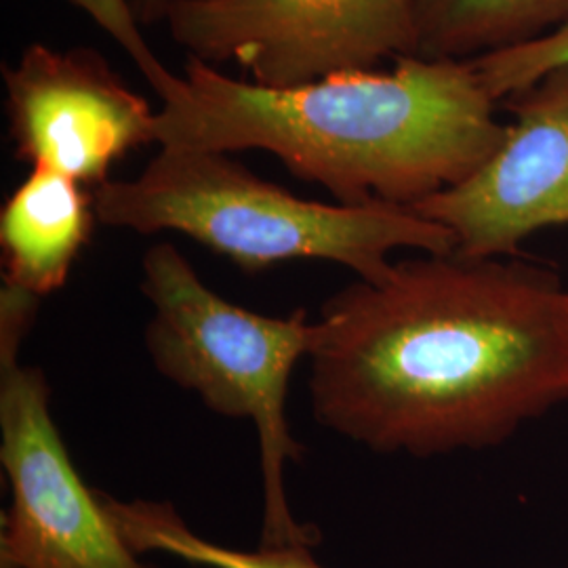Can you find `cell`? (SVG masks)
<instances>
[{
    "instance_id": "6da1fadb",
    "label": "cell",
    "mask_w": 568,
    "mask_h": 568,
    "mask_svg": "<svg viewBox=\"0 0 568 568\" xmlns=\"http://www.w3.org/2000/svg\"><path fill=\"white\" fill-rule=\"evenodd\" d=\"M321 426L375 453L499 447L568 400V286L548 265L419 253L321 307Z\"/></svg>"
},
{
    "instance_id": "7a4b0ae2",
    "label": "cell",
    "mask_w": 568,
    "mask_h": 568,
    "mask_svg": "<svg viewBox=\"0 0 568 568\" xmlns=\"http://www.w3.org/2000/svg\"><path fill=\"white\" fill-rule=\"evenodd\" d=\"M471 61L400 58L264 87L187 58L156 112L161 148L262 150L342 204L413 206L467 180L506 138Z\"/></svg>"
},
{
    "instance_id": "3957f363",
    "label": "cell",
    "mask_w": 568,
    "mask_h": 568,
    "mask_svg": "<svg viewBox=\"0 0 568 568\" xmlns=\"http://www.w3.org/2000/svg\"><path fill=\"white\" fill-rule=\"evenodd\" d=\"M93 203L100 224L178 232L244 272L321 260L375 281L394 264V251L443 255L457 246L447 227L413 206L307 201L211 150L161 148L138 178L95 187Z\"/></svg>"
},
{
    "instance_id": "277c9868",
    "label": "cell",
    "mask_w": 568,
    "mask_h": 568,
    "mask_svg": "<svg viewBox=\"0 0 568 568\" xmlns=\"http://www.w3.org/2000/svg\"><path fill=\"white\" fill-rule=\"evenodd\" d=\"M142 270V293L154 310L145 347L159 373L196 392L211 410L246 417L257 429L262 546L314 548L321 537L291 514L284 471L304 457L286 419V394L293 368L314 347L316 321L304 307L276 318L227 302L166 241L145 251Z\"/></svg>"
},
{
    "instance_id": "5b68a950",
    "label": "cell",
    "mask_w": 568,
    "mask_h": 568,
    "mask_svg": "<svg viewBox=\"0 0 568 568\" xmlns=\"http://www.w3.org/2000/svg\"><path fill=\"white\" fill-rule=\"evenodd\" d=\"M39 297L0 291V464L9 506L0 527V568H159L131 548L87 487L51 415V389L21 345Z\"/></svg>"
},
{
    "instance_id": "8992f818",
    "label": "cell",
    "mask_w": 568,
    "mask_h": 568,
    "mask_svg": "<svg viewBox=\"0 0 568 568\" xmlns=\"http://www.w3.org/2000/svg\"><path fill=\"white\" fill-rule=\"evenodd\" d=\"M164 21L187 58L264 87L417 55L415 0H178Z\"/></svg>"
},
{
    "instance_id": "52a82bcc",
    "label": "cell",
    "mask_w": 568,
    "mask_h": 568,
    "mask_svg": "<svg viewBox=\"0 0 568 568\" xmlns=\"http://www.w3.org/2000/svg\"><path fill=\"white\" fill-rule=\"evenodd\" d=\"M9 133L21 161L91 190L129 152L156 143V112L87 47L28 44L2 65Z\"/></svg>"
},
{
    "instance_id": "ba28073f",
    "label": "cell",
    "mask_w": 568,
    "mask_h": 568,
    "mask_svg": "<svg viewBox=\"0 0 568 568\" xmlns=\"http://www.w3.org/2000/svg\"><path fill=\"white\" fill-rule=\"evenodd\" d=\"M514 122L467 180L417 213L447 227L466 257L511 260L546 227L568 225V65L509 98Z\"/></svg>"
},
{
    "instance_id": "9c48e42d",
    "label": "cell",
    "mask_w": 568,
    "mask_h": 568,
    "mask_svg": "<svg viewBox=\"0 0 568 568\" xmlns=\"http://www.w3.org/2000/svg\"><path fill=\"white\" fill-rule=\"evenodd\" d=\"M95 222L91 187L32 166L0 211L4 284L39 300L60 291Z\"/></svg>"
},
{
    "instance_id": "30bf717a",
    "label": "cell",
    "mask_w": 568,
    "mask_h": 568,
    "mask_svg": "<svg viewBox=\"0 0 568 568\" xmlns=\"http://www.w3.org/2000/svg\"><path fill=\"white\" fill-rule=\"evenodd\" d=\"M417 55L474 61L568 26V0H415Z\"/></svg>"
},
{
    "instance_id": "8fae6325",
    "label": "cell",
    "mask_w": 568,
    "mask_h": 568,
    "mask_svg": "<svg viewBox=\"0 0 568 568\" xmlns=\"http://www.w3.org/2000/svg\"><path fill=\"white\" fill-rule=\"evenodd\" d=\"M102 499L124 541L140 556L163 551L206 568H325L314 558L312 546L225 548L196 535L171 504L121 501L108 493H102Z\"/></svg>"
},
{
    "instance_id": "7c38bea8",
    "label": "cell",
    "mask_w": 568,
    "mask_h": 568,
    "mask_svg": "<svg viewBox=\"0 0 568 568\" xmlns=\"http://www.w3.org/2000/svg\"><path fill=\"white\" fill-rule=\"evenodd\" d=\"M471 65L476 68L488 95L497 103L508 102L509 98L532 87L551 70L568 65V26L541 41L474 60Z\"/></svg>"
},
{
    "instance_id": "4fadbf2b",
    "label": "cell",
    "mask_w": 568,
    "mask_h": 568,
    "mask_svg": "<svg viewBox=\"0 0 568 568\" xmlns=\"http://www.w3.org/2000/svg\"><path fill=\"white\" fill-rule=\"evenodd\" d=\"M79 7L87 18L95 21L103 32L121 47L135 63L143 79L156 91L163 102L178 87L180 77L169 72L156 58L143 34V26L135 18L131 0H68Z\"/></svg>"
},
{
    "instance_id": "5bb4252c",
    "label": "cell",
    "mask_w": 568,
    "mask_h": 568,
    "mask_svg": "<svg viewBox=\"0 0 568 568\" xmlns=\"http://www.w3.org/2000/svg\"><path fill=\"white\" fill-rule=\"evenodd\" d=\"M175 2L178 0H131L135 18L140 20L143 28L166 20V16Z\"/></svg>"
}]
</instances>
